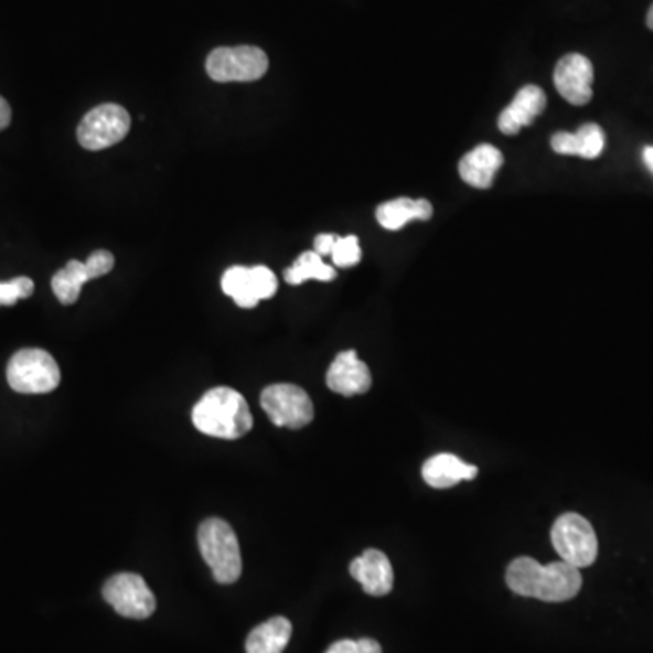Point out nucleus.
<instances>
[{"instance_id": "nucleus-19", "label": "nucleus", "mask_w": 653, "mask_h": 653, "mask_svg": "<svg viewBox=\"0 0 653 653\" xmlns=\"http://www.w3.org/2000/svg\"><path fill=\"white\" fill-rule=\"evenodd\" d=\"M292 624L286 618H272L256 627L245 641L247 653H281L291 641Z\"/></svg>"}, {"instance_id": "nucleus-8", "label": "nucleus", "mask_w": 653, "mask_h": 653, "mask_svg": "<svg viewBox=\"0 0 653 653\" xmlns=\"http://www.w3.org/2000/svg\"><path fill=\"white\" fill-rule=\"evenodd\" d=\"M261 408L276 427L303 429L314 418V405L303 388L291 383L267 387L260 396Z\"/></svg>"}, {"instance_id": "nucleus-24", "label": "nucleus", "mask_w": 653, "mask_h": 653, "mask_svg": "<svg viewBox=\"0 0 653 653\" xmlns=\"http://www.w3.org/2000/svg\"><path fill=\"white\" fill-rule=\"evenodd\" d=\"M325 653H383L379 643H376L374 639H357V641H351V639H342L338 643L332 644L331 649L326 650Z\"/></svg>"}, {"instance_id": "nucleus-22", "label": "nucleus", "mask_w": 653, "mask_h": 653, "mask_svg": "<svg viewBox=\"0 0 653 653\" xmlns=\"http://www.w3.org/2000/svg\"><path fill=\"white\" fill-rule=\"evenodd\" d=\"M331 256L334 266L342 267V269L357 266L362 260V247H360L357 236H338Z\"/></svg>"}, {"instance_id": "nucleus-9", "label": "nucleus", "mask_w": 653, "mask_h": 653, "mask_svg": "<svg viewBox=\"0 0 653 653\" xmlns=\"http://www.w3.org/2000/svg\"><path fill=\"white\" fill-rule=\"evenodd\" d=\"M222 289L242 309H253L261 300L272 298L278 291V280L269 267H231L222 278Z\"/></svg>"}, {"instance_id": "nucleus-1", "label": "nucleus", "mask_w": 653, "mask_h": 653, "mask_svg": "<svg viewBox=\"0 0 653 653\" xmlns=\"http://www.w3.org/2000/svg\"><path fill=\"white\" fill-rule=\"evenodd\" d=\"M506 585L523 598L565 602L579 593L582 577L579 568L565 561L542 565L532 557H517L506 568Z\"/></svg>"}, {"instance_id": "nucleus-5", "label": "nucleus", "mask_w": 653, "mask_h": 653, "mask_svg": "<svg viewBox=\"0 0 653 653\" xmlns=\"http://www.w3.org/2000/svg\"><path fill=\"white\" fill-rule=\"evenodd\" d=\"M552 545L563 561L571 567L587 568L598 559L599 543L588 520L576 512L563 514L550 532Z\"/></svg>"}, {"instance_id": "nucleus-26", "label": "nucleus", "mask_w": 653, "mask_h": 653, "mask_svg": "<svg viewBox=\"0 0 653 653\" xmlns=\"http://www.w3.org/2000/svg\"><path fill=\"white\" fill-rule=\"evenodd\" d=\"M11 122L10 104L6 103L4 98L0 97V131L8 128Z\"/></svg>"}, {"instance_id": "nucleus-18", "label": "nucleus", "mask_w": 653, "mask_h": 653, "mask_svg": "<svg viewBox=\"0 0 653 653\" xmlns=\"http://www.w3.org/2000/svg\"><path fill=\"white\" fill-rule=\"evenodd\" d=\"M432 213L435 210H432L429 200H413L404 196V199L388 200L385 204L379 205L376 210V218L383 229L399 231L414 220L427 222Z\"/></svg>"}, {"instance_id": "nucleus-16", "label": "nucleus", "mask_w": 653, "mask_h": 653, "mask_svg": "<svg viewBox=\"0 0 653 653\" xmlns=\"http://www.w3.org/2000/svg\"><path fill=\"white\" fill-rule=\"evenodd\" d=\"M552 149L557 154L598 159L604 149V133L598 124H585L576 133H556L552 137Z\"/></svg>"}, {"instance_id": "nucleus-6", "label": "nucleus", "mask_w": 653, "mask_h": 653, "mask_svg": "<svg viewBox=\"0 0 653 653\" xmlns=\"http://www.w3.org/2000/svg\"><path fill=\"white\" fill-rule=\"evenodd\" d=\"M269 58L260 47H218L205 62L207 75L215 82H255L267 73Z\"/></svg>"}, {"instance_id": "nucleus-25", "label": "nucleus", "mask_w": 653, "mask_h": 653, "mask_svg": "<svg viewBox=\"0 0 653 653\" xmlns=\"http://www.w3.org/2000/svg\"><path fill=\"white\" fill-rule=\"evenodd\" d=\"M336 235H331V233H323V235H318L314 238V253L322 256H331L332 249H334V244H336Z\"/></svg>"}, {"instance_id": "nucleus-3", "label": "nucleus", "mask_w": 653, "mask_h": 653, "mask_svg": "<svg viewBox=\"0 0 653 653\" xmlns=\"http://www.w3.org/2000/svg\"><path fill=\"white\" fill-rule=\"evenodd\" d=\"M199 546L220 585H233L242 576L240 543L229 523L205 520L199 528Z\"/></svg>"}, {"instance_id": "nucleus-17", "label": "nucleus", "mask_w": 653, "mask_h": 653, "mask_svg": "<svg viewBox=\"0 0 653 653\" xmlns=\"http://www.w3.org/2000/svg\"><path fill=\"white\" fill-rule=\"evenodd\" d=\"M424 480L432 489H450L463 480H474L478 475L475 464L464 463L454 454H438L424 464Z\"/></svg>"}, {"instance_id": "nucleus-21", "label": "nucleus", "mask_w": 653, "mask_h": 653, "mask_svg": "<svg viewBox=\"0 0 653 653\" xmlns=\"http://www.w3.org/2000/svg\"><path fill=\"white\" fill-rule=\"evenodd\" d=\"M336 278L334 267L326 266L322 256L314 250H307L300 255L295 266L286 271V281L289 286H301L309 280L332 281Z\"/></svg>"}, {"instance_id": "nucleus-20", "label": "nucleus", "mask_w": 653, "mask_h": 653, "mask_svg": "<svg viewBox=\"0 0 653 653\" xmlns=\"http://www.w3.org/2000/svg\"><path fill=\"white\" fill-rule=\"evenodd\" d=\"M89 280H93V275L87 264L69 260L64 269L53 275L52 289L61 303L73 306L81 297L82 286Z\"/></svg>"}, {"instance_id": "nucleus-11", "label": "nucleus", "mask_w": 653, "mask_h": 653, "mask_svg": "<svg viewBox=\"0 0 653 653\" xmlns=\"http://www.w3.org/2000/svg\"><path fill=\"white\" fill-rule=\"evenodd\" d=\"M554 84L559 95L574 106L592 100L593 66L587 56L570 53L557 62Z\"/></svg>"}, {"instance_id": "nucleus-14", "label": "nucleus", "mask_w": 653, "mask_h": 653, "mask_svg": "<svg viewBox=\"0 0 653 653\" xmlns=\"http://www.w3.org/2000/svg\"><path fill=\"white\" fill-rule=\"evenodd\" d=\"M546 108V95L542 87L528 86L521 87L516 97L512 100L509 108L501 111L497 118V128L503 135H517L521 129L531 126Z\"/></svg>"}, {"instance_id": "nucleus-10", "label": "nucleus", "mask_w": 653, "mask_h": 653, "mask_svg": "<svg viewBox=\"0 0 653 653\" xmlns=\"http://www.w3.org/2000/svg\"><path fill=\"white\" fill-rule=\"evenodd\" d=\"M104 599L115 612L128 619H148L153 615L157 599L148 582L137 574H117L104 585Z\"/></svg>"}, {"instance_id": "nucleus-7", "label": "nucleus", "mask_w": 653, "mask_h": 653, "mask_svg": "<svg viewBox=\"0 0 653 653\" xmlns=\"http://www.w3.org/2000/svg\"><path fill=\"white\" fill-rule=\"evenodd\" d=\"M131 128L129 113L118 104H103L87 113L78 124L77 138L87 151H100L122 142Z\"/></svg>"}, {"instance_id": "nucleus-13", "label": "nucleus", "mask_w": 653, "mask_h": 653, "mask_svg": "<svg viewBox=\"0 0 653 653\" xmlns=\"http://www.w3.org/2000/svg\"><path fill=\"white\" fill-rule=\"evenodd\" d=\"M351 576L374 598L387 596L394 587L393 565L382 550L371 548L351 563Z\"/></svg>"}, {"instance_id": "nucleus-2", "label": "nucleus", "mask_w": 653, "mask_h": 653, "mask_svg": "<svg viewBox=\"0 0 653 653\" xmlns=\"http://www.w3.org/2000/svg\"><path fill=\"white\" fill-rule=\"evenodd\" d=\"M193 425L211 438L238 439L253 429V414L238 390L216 387L194 405Z\"/></svg>"}, {"instance_id": "nucleus-15", "label": "nucleus", "mask_w": 653, "mask_h": 653, "mask_svg": "<svg viewBox=\"0 0 653 653\" xmlns=\"http://www.w3.org/2000/svg\"><path fill=\"white\" fill-rule=\"evenodd\" d=\"M501 165L503 154L500 149L490 143H480L461 159L460 176L472 188L489 190L490 185L494 184L495 174Z\"/></svg>"}, {"instance_id": "nucleus-23", "label": "nucleus", "mask_w": 653, "mask_h": 653, "mask_svg": "<svg viewBox=\"0 0 653 653\" xmlns=\"http://www.w3.org/2000/svg\"><path fill=\"white\" fill-rule=\"evenodd\" d=\"M33 291H35V283L28 276H19L11 281H0V306H15L17 301L30 298Z\"/></svg>"}, {"instance_id": "nucleus-12", "label": "nucleus", "mask_w": 653, "mask_h": 653, "mask_svg": "<svg viewBox=\"0 0 653 653\" xmlns=\"http://www.w3.org/2000/svg\"><path fill=\"white\" fill-rule=\"evenodd\" d=\"M371 385H373L371 371L367 363H363L357 357L356 351H343L338 354L326 371V387L342 396L365 394Z\"/></svg>"}, {"instance_id": "nucleus-28", "label": "nucleus", "mask_w": 653, "mask_h": 653, "mask_svg": "<svg viewBox=\"0 0 653 653\" xmlns=\"http://www.w3.org/2000/svg\"><path fill=\"white\" fill-rule=\"evenodd\" d=\"M646 24H649L650 30L653 31V4L649 10V15H646Z\"/></svg>"}, {"instance_id": "nucleus-27", "label": "nucleus", "mask_w": 653, "mask_h": 653, "mask_svg": "<svg viewBox=\"0 0 653 653\" xmlns=\"http://www.w3.org/2000/svg\"><path fill=\"white\" fill-rule=\"evenodd\" d=\"M643 160L644 163L649 165L650 171L653 173V146H650V148H644Z\"/></svg>"}, {"instance_id": "nucleus-4", "label": "nucleus", "mask_w": 653, "mask_h": 653, "mask_svg": "<svg viewBox=\"0 0 653 653\" xmlns=\"http://www.w3.org/2000/svg\"><path fill=\"white\" fill-rule=\"evenodd\" d=\"M8 383L15 393L47 394L61 383V368L42 349H22L8 363Z\"/></svg>"}]
</instances>
